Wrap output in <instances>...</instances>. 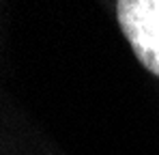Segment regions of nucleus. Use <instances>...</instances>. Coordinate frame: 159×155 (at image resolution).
<instances>
[{"mask_svg":"<svg viewBox=\"0 0 159 155\" xmlns=\"http://www.w3.org/2000/svg\"><path fill=\"white\" fill-rule=\"evenodd\" d=\"M116 20L138 63L159 78V0H118Z\"/></svg>","mask_w":159,"mask_h":155,"instance_id":"nucleus-1","label":"nucleus"}]
</instances>
